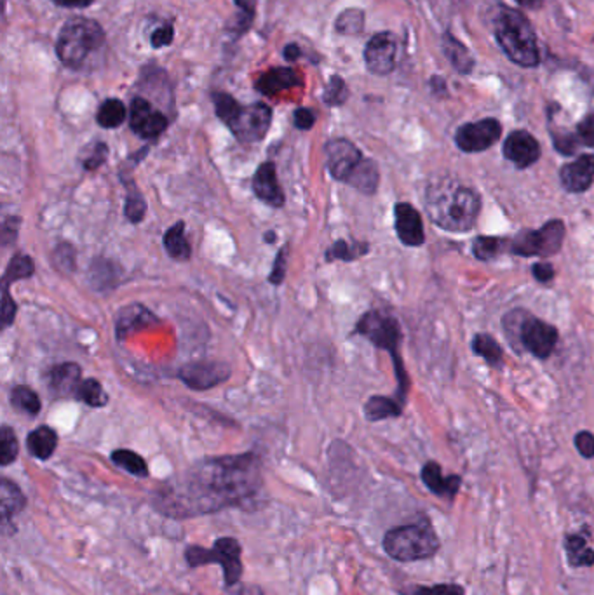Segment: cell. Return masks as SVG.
<instances>
[{"instance_id": "cell-60", "label": "cell", "mask_w": 594, "mask_h": 595, "mask_svg": "<svg viewBox=\"0 0 594 595\" xmlns=\"http://www.w3.org/2000/svg\"><path fill=\"white\" fill-rule=\"evenodd\" d=\"M238 595H262V592H260L258 589H253V587H251V589H244V591L239 592Z\"/></svg>"}, {"instance_id": "cell-55", "label": "cell", "mask_w": 594, "mask_h": 595, "mask_svg": "<svg viewBox=\"0 0 594 595\" xmlns=\"http://www.w3.org/2000/svg\"><path fill=\"white\" fill-rule=\"evenodd\" d=\"M532 270H534V277L538 282H549L555 277V268L549 263H537Z\"/></svg>"}, {"instance_id": "cell-19", "label": "cell", "mask_w": 594, "mask_h": 595, "mask_svg": "<svg viewBox=\"0 0 594 595\" xmlns=\"http://www.w3.org/2000/svg\"><path fill=\"white\" fill-rule=\"evenodd\" d=\"M560 178L568 192H573V194L586 192L594 181L593 153L581 155L577 160L564 164L562 173H560Z\"/></svg>"}, {"instance_id": "cell-26", "label": "cell", "mask_w": 594, "mask_h": 595, "mask_svg": "<svg viewBox=\"0 0 594 595\" xmlns=\"http://www.w3.org/2000/svg\"><path fill=\"white\" fill-rule=\"evenodd\" d=\"M58 446V434L51 427H39L27 437V447L37 460H49Z\"/></svg>"}, {"instance_id": "cell-43", "label": "cell", "mask_w": 594, "mask_h": 595, "mask_svg": "<svg viewBox=\"0 0 594 595\" xmlns=\"http://www.w3.org/2000/svg\"><path fill=\"white\" fill-rule=\"evenodd\" d=\"M147 212V203L144 195L136 190H131L126 197V206H124V214L131 223H140L144 221Z\"/></svg>"}, {"instance_id": "cell-3", "label": "cell", "mask_w": 594, "mask_h": 595, "mask_svg": "<svg viewBox=\"0 0 594 595\" xmlns=\"http://www.w3.org/2000/svg\"><path fill=\"white\" fill-rule=\"evenodd\" d=\"M494 33L512 63L525 68H534L540 63L537 35L523 13L501 5L494 20Z\"/></svg>"}, {"instance_id": "cell-17", "label": "cell", "mask_w": 594, "mask_h": 595, "mask_svg": "<svg viewBox=\"0 0 594 595\" xmlns=\"http://www.w3.org/2000/svg\"><path fill=\"white\" fill-rule=\"evenodd\" d=\"M253 192L255 195L266 203L270 208H283L284 206V192L277 181V173L274 162H264L255 177H253Z\"/></svg>"}, {"instance_id": "cell-47", "label": "cell", "mask_w": 594, "mask_h": 595, "mask_svg": "<svg viewBox=\"0 0 594 595\" xmlns=\"http://www.w3.org/2000/svg\"><path fill=\"white\" fill-rule=\"evenodd\" d=\"M55 260L58 267L72 272L75 268V249L70 244H60L55 251Z\"/></svg>"}, {"instance_id": "cell-30", "label": "cell", "mask_w": 594, "mask_h": 595, "mask_svg": "<svg viewBox=\"0 0 594 595\" xmlns=\"http://www.w3.org/2000/svg\"><path fill=\"white\" fill-rule=\"evenodd\" d=\"M364 415L370 421H382L387 418L399 417L401 415V406L394 399L382 397V395H373L364 404Z\"/></svg>"}, {"instance_id": "cell-6", "label": "cell", "mask_w": 594, "mask_h": 595, "mask_svg": "<svg viewBox=\"0 0 594 595\" xmlns=\"http://www.w3.org/2000/svg\"><path fill=\"white\" fill-rule=\"evenodd\" d=\"M103 44L105 31L101 25L90 18L77 16L63 25L57 42V55L65 66L79 70Z\"/></svg>"}, {"instance_id": "cell-58", "label": "cell", "mask_w": 594, "mask_h": 595, "mask_svg": "<svg viewBox=\"0 0 594 595\" xmlns=\"http://www.w3.org/2000/svg\"><path fill=\"white\" fill-rule=\"evenodd\" d=\"M431 86H432V90H434L436 94H438L440 91H441L443 94L446 92L445 81H443V79H440V77H432V82H431Z\"/></svg>"}, {"instance_id": "cell-45", "label": "cell", "mask_w": 594, "mask_h": 595, "mask_svg": "<svg viewBox=\"0 0 594 595\" xmlns=\"http://www.w3.org/2000/svg\"><path fill=\"white\" fill-rule=\"evenodd\" d=\"M16 310H18V306H16L14 299L9 295V286L2 284V308H0V312H2V326L4 328H9L13 324L14 317H16Z\"/></svg>"}, {"instance_id": "cell-34", "label": "cell", "mask_w": 594, "mask_h": 595, "mask_svg": "<svg viewBox=\"0 0 594 595\" xmlns=\"http://www.w3.org/2000/svg\"><path fill=\"white\" fill-rule=\"evenodd\" d=\"M33 272H35V263H33L31 256L23 254V253H18V254H14L11 258L9 265L5 268L4 277H2V284L11 286L16 280L29 279V277L33 275Z\"/></svg>"}, {"instance_id": "cell-40", "label": "cell", "mask_w": 594, "mask_h": 595, "mask_svg": "<svg viewBox=\"0 0 594 595\" xmlns=\"http://www.w3.org/2000/svg\"><path fill=\"white\" fill-rule=\"evenodd\" d=\"M347 96H349V90H347L344 79L338 77V75H333L329 79L327 88H325V92H323L325 103L328 107H340V105L345 103Z\"/></svg>"}, {"instance_id": "cell-49", "label": "cell", "mask_w": 594, "mask_h": 595, "mask_svg": "<svg viewBox=\"0 0 594 595\" xmlns=\"http://www.w3.org/2000/svg\"><path fill=\"white\" fill-rule=\"evenodd\" d=\"M107 157H109V147H107L105 143H96V145H94V150H92V153H91L90 157L84 160V169H86V171H94V169H98L100 166L105 164Z\"/></svg>"}, {"instance_id": "cell-18", "label": "cell", "mask_w": 594, "mask_h": 595, "mask_svg": "<svg viewBox=\"0 0 594 595\" xmlns=\"http://www.w3.org/2000/svg\"><path fill=\"white\" fill-rule=\"evenodd\" d=\"M396 234L405 246H422L425 240L422 218L415 208L406 203H399L394 208Z\"/></svg>"}, {"instance_id": "cell-41", "label": "cell", "mask_w": 594, "mask_h": 595, "mask_svg": "<svg viewBox=\"0 0 594 595\" xmlns=\"http://www.w3.org/2000/svg\"><path fill=\"white\" fill-rule=\"evenodd\" d=\"M504 249V240L497 237H477L473 242V253L477 260H492Z\"/></svg>"}, {"instance_id": "cell-23", "label": "cell", "mask_w": 594, "mask_h": 595, "mask_svg": "<svg viewBox=\"0 0 594 595\" xmlns=\"http://www.w3.org/2000/svg\"><path fill=\"white\" fill-rule=\"evenodd\" d=\"M300 84V77L293 68L288 66H279L272 68L267 73H264L258 82H257V91L266 94V96H275L283 91L292 90Z\"/></svg>"}, {"instance_id": "cell-56", "label": "cell", "mask_w": 594, "mask_h": 595, "mask_svg": "<svg viewBox=\"0 0 594 595\" xmlns=\"http://www.w3.org/2000/svg\"><path fill=\"white\" fill-rule=\"evenodd\" d=\"M51 2L60 7H68V9H86L94 0H51Z\"/></svg>"}, {"instance_id": "cell-22", "label": "cell", "mask_w": 594, "mask_h": 595, "mask_svg": "<svg viewBox=\"0 0 594 595\" xmlns=\"http://www.w3.org/2000/svg\"><path fill=\"white\" fill-rule=\"evenodd\" d=\"M157 319L155 315L150 312L147 306L144 305H129L126 308H122L118 315V323H116V331H118V338L122 340L140 329L149 328L152 324H155Z\"/></svg>"}, {"instance_id": "cell-44", "label": "cell", "mask_w": 594, "mask_h": 595, "mask_svg": "<svg viewBox=\"0 0 594 595\" xmlns=\"http://www.w3.org/2000/svg\"><path fill=\"white\" fill-rule=\"evenodd\" d=\"M466 591L464 587L457 583H440L432 587H422V585H414L403 591L401 595H464Z\"/></svg>"}, {"instance_id": "cell-48", "label": "cell", "mask_w": 594, "mask_h": 595, "mask_svg": "<svg viewBox=\"0 0 594 595\" xmlns=\"http://www.w3.org/2000/svg\"><path fill=\"white\" fill-rule=\"evenodd\" d=\"M175 39V30L171 25H162L159 27L157 30H153L152 37H150V44L153 49H161V47H166L173 42Z\"/></svg>"}, {"instance_id": "cell-13", "label": "cell", "mask_w": 594, "mask_h": 595, "mask_svg": "<svg viewBox=\"0 0 594 595\" xmlns=\"http://www.w3.org/2000/svg\"><path fill=\"white\" fill-rule=\"evenodd\" d=\"M363 159L361 150L345 138H336L327 143L328 171L336 181L347 183Z\"/></svg>"}, {"instance_id": "cell-57", "label": "cell", "mask_w": 594, "mask_h": 595, "mask_svg": "<svg viewBox=\"0 0 594 595\" xmlns=\"http://www.w3.org/2000/svg\"><path fill=\"white\" fill-rule=\"evenodd\" d=\"M300 55H301V51H300V47H298L297 44H288V46L284 47V58L288 61L298 60Z\"/></svg>"}, {"instance_id": "cell-31", "label": "cell", "mask_w": 594, "mask_h": 595, "mask_svg": "<svg viewBox=\"0 0 594 595\" xmlns=\"http://www.w3.org/2000/svg\"><path fill=\"white\" fill-rule=\"evenodd\" d=\"M127 110L124 107V103L116 98H110L107 101L101 103V107L98 108L96 114V122L103 127V129H116L120 127L126 120Z\"/></svg>"}, {"instance_id": "cell-27", "label": "cell", "mask_w": 594, "mask_h": 595, "mask_svg": "<svg viewBox=\"0 0 594 595\" xmlns=\"http://www.w3.org/2000/svg\"><path fill=\"white\" fill-rule=\"evenodd\" d=\"M566 561L572 567L594 565V550L582 535H568L564 538Z\"/></svg>"}, {"instance_id": "cell-38", "label": "cell", "mask_w": 594, "mask_h": 595, "mask_svg": "<svg viewBox=\"0 0 594 595\" xmlns=\"http://www.w3.org/2000/svg\"><path fill=\"white\" fill-rule=\"evenodd\" d=\"M18 453H20V444L14 430L4 425L0 430V465L2 467L11 465L18 458Z\"/></svg>"}, {"instance_id": "cell-10", "label": "cell", "mask_w": 594, "mask_h": 595, "mask_svg": "<svg viewBox=\"0 0 594 595\" xmlns=\"http://www.w3.org/2000/svg\"><path fill=\"white\" fill-rule=\"evenodd\" d=\"M520 341L525 350L538 358H549L558 343V331L555 326L530 317L523 312L520 321Z\"/></svg>"}, {"instance_id": "cell-1", "label": "cell", "mask_w": 594, "mask_h": 595, "mask_svg": "<svg viewBox=\"0 0 594 595\" xmlns=\"http://www.w3.org/2000/svg\"><path fill=\"white\" fill-rule=\"evenodd\" d=\"M260 460L251 454L208 458L168 480L153 506L168 517H194L249 504L262 489Z\"/></svg>"}, {"instance_id": "cell-24", "label": "cell", "mask_w": 594, "mask_h": 595, "mask_svg": "<svg viewBox=\"0 0 594 595\" xmlns=\"http://www.w3.org/2000/svg\"><path fill=\"white\" fill-rule=\"evenodd\" d=\"M0 515H2V526L5 528L7 522L18 515L20 512L25 510L27 506V498L23 495V491L18 487V484H14L9 479H2L0 480Z\"/></svg>"}, {"instance_id": "cell-16", "label": "cell", "mask_w": 594, "mask_h": 595, "mask_svg": "<svg viewBox=\"0 0 594 595\" xmlns=\"http://www.w3.org/2000/svg\"><path fill=\"white\" fill-rule=\"evenodd\" d=\"M504 155L516 168L525 169L538 160L540 145L530 133L514 131L505 140Z\"/></svg>"}, {"instance_id": "cell-9", "label": "cell", "mask_w": 594, "mask_h": 595, "mask_svg": "<svg viewBox=\"0 0 594 595\" xmlns=\"http://www.w3.org/2000/svg\"><path fill=\"white\" fill-rule=\"evenodd\" d=\"M564 225L560 220L546 223L538 230H523L511 240V251L518 256H551L562 249Z\"/></svg>"}, {"instance_id": "cell-32", "label": "cell", "mask_w": 594, "mask_h": 595, "mask_svg": "<svg viewBox=\"0 0 594 595\" xmlns=\"http://www.w3.org/2000/svg\"><path fill=\"white\" fill-rule=\"evenodd\" d=\"M110 460L126 472H129L131 476L135 477H147L149 476V467L147 461L135 451L131 449H118L112 453Z\"/></svg>"}, {"instance_id": "cell-7", "label": "cell", "mask_w": 594, "mask_h": 595, "mask_svg": "<svg viewBox=\"0 0 594 595\" xmlns=\"http://www.w3.org/2000/svg\"><path fill=\"white\" fill-rule=\"evenodd\" d=\"M357 334L366 336L375 347L387 350L392 360H394V367H396V376L399 382V399L405 401L406 392H408V378L405 373V366L399 358V343H401V331H399V324L394 317L386 315L382 312L371 310L368 314H364L356 326Z\"/></svg>"}, {"instance_id": "cell-37", "label": "cell", "mask_w": 594, "mask_h": 595, "mask_svg": "<svg viewBox=\"0 0 594 595\" xmlns=\"http://www.w3.org/2000/svg\"><path fill=\"white\" fill-rule=\"evenodd\" d=\"M77 399L91 408H103L109 404V395H107L105 388L94 378L83 380L79 392H77Z\"/></svg>"}, {"instance_id": "cell-59", "label": "cell", "mask_w": 594, "mask_h": 595, "mask_svg": "<svg viewBox=\"0 0 594 595\" xmlns=\"http://www.w3.org/2000/svg\"><path fill=\"white\" fill-rule=\"evenodd\" d=\"M518 4H521L523 7H528V9H538L542 5V0H516Z\"/></svg>"}, {"instance_id": "cell-5", "label": "cell", "mask_w": 594, "mask_h": 595, "mask_svg": "<svg viewBox=\"0 0 594 595\" xmlns=\"http://www.w3.org/2000/svg\"><path fill=\"white\" fill-rule=\"evenodd\" d=\"M382 545L387 556L399 563L431 559L441 547L440 536L436 535L432 524L427 519L389 530Z\"/></svg>"}, {"instance_id": "cell-54", "label": "cell", "mask_w": 594, "mask_h": 595, "mask_svg": "<svg viewBox=\"0 0 594 595\" xmlns=\"http://www.w3.org/2000/svg\"><path fill=\"white\" fill-rule=\"evenodd\" d=\"M20 223H22V218H18V216H11V218H7L4 221V227H2V242H4V246H7L9 242H13L16 238Z\"/></svg>"}, {"instance_id": "cell-21", "label": "cell", "mask_w": 594, "mask_h": 595, "mask_svg": "<svg viewBox=\"0 0 594 595\" xmlns=\"http://www.w3.org/2000/svg\"><path fill=\"white\" fill-rule=\"evenodd\" d=\"M422 480L431 493L446 500H453L462 484V479L459 476H443L441 467L436 461H429L424 465Z\"/></svg>"}, {"instance_id": "cell-53", "label": "cell", "mask_w": 594, "mask_h": 595, "mask_svg": "<svg viewBox=\"0 0 594 595\" xmlns=\"http://www.w3.org/2000/svg\"><path fill=\"white\" fill-rule=\"evenodd\" d=\"M555 138V147L560 151V153H564V155H572L575 153V149H577V138L572 136V134H553Z\"/></svg>"}, {"instance_id": "cell-51", "label": "cell", "mask_w": 594, "mask_h": 595, "mask_svg": "<svg viewBox=\"0 0 594 595\" xmlns=\"http://www.w3.org/2000/svg\"><path fill=\"white\" fill-rule=\"evenodd\" d=\"M575 446L584 458H594V435L591 432H579L575 435Z\"/></svg>"}, {"instance_id": "cell-15", "label": "cell", "mask_w": 594, "mask_h": 595, "mask_svg": "<svg viewBox=\"0 0 594 595\" xmlns=\"http://www.w3.org/2000/svg\"><path fill=\"white\" fill-rule=\"evenodd\" d=\"M129 125L144 140H153L161 136L168 125V117L155 110L145 98H135L129 108Z\"/></svg>"}, {"instance_id": "cell-35", "label": "cell", "mask_w": 594, "mask_h": 595, "mask_svg": "<svg viewBox=\"0 0 594 595\" xmlns=\"http://www.w3.org/2000/svg\"><path fill=\"white\" fill-rule=\"evenodd\" d=\"M473 350L476 356L485 358L490 366L499 367L502 364V358L504 352L501 349V345L488 334H477L473 341Z\"/></svg>"}, {"instance_id": "cell-46", "label": "cell", "mask_w": 594, "mask_h": 595, "mask_svg": "<svg viewBox=\"0 0 594 595\" xmlns=\"http://www.w3.org/2000/svg\"><path fill=\"white\" fill-rule=\"evenodd\" d=\"M288 246H284L279 253H277V258L274 262V267H272V272L268 275V280L274 284V286H281L284 277H286V263H288Z\"/></svg>"}, {"instance_id": "cell-4", "label": "cell", "mask_w": 594, "mask_h": 595, "mask_svg": "<svg viewBox=\"0 0 594 595\" xmlns=\"http://www.w3.org/2000/svg\"><path fill=\"white\" fill-rule=\"evenodd\" d=\"M214 112L240 143H257L267 136L272 124V110L266 103L242 107L231 94H213Z\"/></svg>"}, {"instance_id": "cell-2", "label": "cell", "mask_w": 594, "mask_h": 595, "mask_svg": "<svg viewBox=\"0 0 594 595\" xmlns=\"http://www.w3.org/2000/svg\"><path fill=\"white\" fill-rule=\"evenodd\" d=\"M425 208L431 220L448 232H466L477 220L481 201L473 188L455 179H438L427 188Z\"/></svg>"}, {"instance_id": "cell-14", "label": "cell", "mask_w": 594, "mask_h": 595, "mask_svg": "<svg viewBox=\"0 0 594 595\" xmlns=\"http://www.w3.org/2000/svg\"><path fill=\"white\" fill-rule=\"evenodd\" d=\"M397 39L390 31H380L370 39L364 49V63L375 75H389L396 68Z\"/></svg>"}, {"instance_id": "cell-61", "label": "cell", "mask_w": 594, "mask_h": 595, "mask_svg": "<svg viewBox=\"0 0 594 595\" xmlns=\"http://www.w3.org/2000/svg\"><path fill=\"white\" fill-rule=\"evenodd\" d=\"M266 240H267V242H275V234H274V232H267V234H266Z\"/></svg>"}, {"instance_id": "cell-36", "label": "cell", "mask_w": 594, "mask_h": 595, "mask_svg": "<svg viewBox=\"0 0 594 595\" xmlns=\"http://www.w3.org/2000/svg\"><path fill=\"white\" fill-rule=\"evenodd\" d=\"M11 404L16 410H20L27 415H31V417L39 415V411L42 408L37 392L31 390V387H25V385H18V387L11 390Z\"/></svg>"}, {"instance_id": "cell-52", "label": "cell", "mask_w": 594, "mask_h": 595, "mask_svg": "<svg viewBox=\"0 0 594 595\" xmlns=\"http://www.w3.org/2000/svg\"><path fill=\"white\" fill-rule=\"evenodd\" d=\"M293 122L300 131H309L316 124V114L310 108H298L293 114Z\"/></svg>"}, {"instance_id": "cell-11", "label": "cell", "mask_w": 594, "mask_h": 595, "mask_svg": "<svg viewBox=\"0 0 594 595\" xmlns=\"http://www.w3.org/2000/svg\"><path fill=\"white\" fill-rule=\"evenodd\" d=\"M231 367L223 362L216 360H203V362H190L179 367V378L192 390H209L225 384L231 378Z\"/></svg>"}, {"instance_id": "cell-28", "label": "cell", "mask_w": 594, "mask_h": 595, "mask_svg": "<svg viewBox=\"0 0 594 595\" xmlns=\"http://www.w3.org/2000/svg\"><path fill=\"white\" fill-rule=\"evenodd\" d=\"M380 181V175H379V168L371 159H363V162L357 166L356 171L353 173V177L347 179V185H351L353 188H356L359 192L371 195L377 192Z\"/></svg>"}, {"instance_id": "cell-20", "label": "cell", "mask_w": 594, "mask_h": 595, "mask_svg": "<svg viewBox=\"0 0 594 595\" xmlns=\"http://www.w3.org/2000/svg\"><path fill=\"white\" fill-rule=\"evenodd\" d=\"M83 384V371L75 362H63L49 371V388L57 397H75Z\"/></svg>"}, {"instance_id": "cell-42", "label": "cell", "mask_w": 594, "mask_h": 595, "mask_svg": "<svg viewBox=\"0 0 594 595\" xmlns=\"http://www.w3.org/2000/svg\"><path fill=\"white\" fill-rule=\"evenodd\" d=\"M91 280L92 284H96L98 289L112 288L116 282L112 263L107 260H94L91 265Z\"/></svg>"}, {"instance_id": "cell-39", "label": "cell", "mask_w": 594, "mask_h": 595, "mask_svg": "<svg viewBox=\"0 0 594 595\" xmlns=\"http://www.w3.org/2000/svg\"><path fill=\"white\" fill-rule=\"evenodd\" d=\"M364 29V13L359 9H347L344 11L336 22L335 30L344 35H357Z\"/></svg>"}, {"instance_id": "cell-50", "label": "cell", "mask_w": 594, "mask_h": 595, "mask_svg": "<svg viewBox=\"0 0 594 595\" xmlns=\"http://www.w3.org/2000/svg\"><path fill=\"white\" fill-rule=\"evenodd\" d=\"M579 140L586 145L594 149V116H588L577 127Z\"/></svg>"}, {"instance_id": "cell-33", "label": "cell", "mask_w": 594, "mask_h": 595, "mask_svg": "<svg viewBox=\"0 0 594 595\" xmlns=\"http://www.w3.org/2000/svg\"><path fill=\"white\" fill-rule=\"evenodd\" d=\"M368 244L366 242H347V240H336L331 244V247L327 251V262H353L356 258H361L368 253Z\"/></svg>"}, {"instance_id": "cell-29", "label": "cell", "mask_w": 594, "mask_h": 595, "mask_svg": "<svg viewBox=\"0 0 594 595\" xmlns=\"http://www.w3.org/2000/svg\"><path fill=\"white\" fill-rule=\"evenodd\" d=\"M164 249L168 254L179 262H187L192 254V247L185 237V223L179 221L175 223L166 234H164Z\"/></svg>"}, {"instance_id": "cell-25", "label": "cell", "mask_w": 594, "mask_h": 595, "mask_svg": "<svg viewBox=\"0 0 594 595\" xmlns=\"http://www.w3.org/2000/svg\"><path fill=\"white\" fill-rule=\"evenodd\" d=\"M441 47H443V53H445L446 60L451 63V66L462 73V75H467L473 72L475 68V58L471 55V51L457 39L453 37L451 33H443V39H441Z\"/></svg>"}, {"instance_id": "cell-12", "label": "cell", "mask_w": 594, "mask_h": 595, "mask_svg": "<svg viewBox=\"0 0 594 595\" xmlns=\"http://www.w3.org/2000/svg\"><path fill=\"white\" fill-rule=\"evenodd\" d=\"M502 134V125L495 119H483L459 127L455 134L457 147L467 153L488 150L499 142Z\"/></svg>"}, {"instance_id": "cell-8", "label": "cell", "mask_w": 594, "mask_h": 595, "mask_svg": "<svg viewBox=\"0 0 594 595\" xmlns=\"http://www.w3.org/2000/svg\"><path fill=\"white\" fill-rule=\"evenodd\" d=\"M240 556H242V547L236 538L231 536L218 538L211 548L190 545L185 550V561L194 569L206 565H222L227 587H236L242 578Z\"/></svg>"}]
</instances>
